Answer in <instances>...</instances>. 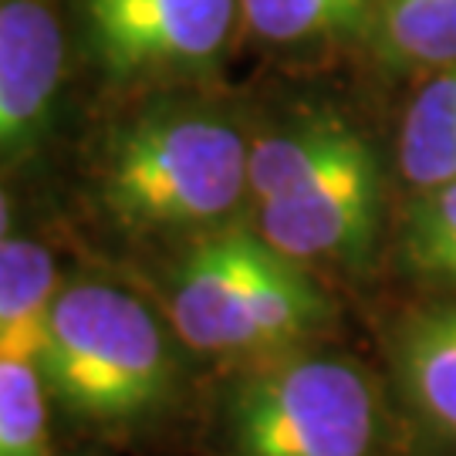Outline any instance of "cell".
<instances>
[{
  "instance_id": "1",
  "label": "cell",
  "mask_w": 456,
  "mask_h": 456,
  "mask_svg": "<svg viewBox=\"0 0 456 456\" xmlns=\"http://www.w3.org/2000/svg\"><path fill=\"white\" fill-rule=\"evenodd\" d=\"M247 166L250 146L227 115L163 105L112 132L98 190L129 230L210 227L250 193Z\"/></svg>"
},
{
  "instance_id": "2",
  "label": "cell",
  "mask_w": 456,
  "mask_h": 456,
  "mask_svg": "<svg viewBox=\"0 0 456 456\" xmlns=\"http://www.w3.org/2000/svg\"><path fill=\"white\" fill-rule=\"evenodd\" d=\"M37 372L68 409L92 419H132L163 403L173 365L163 328L132 294L75 284L51 301Z\"/></svg>"
},
{
  "instance_id": "3",
  "label": "cell",
  "mask_w": 456,
  "mask_h": 456,
  "mask_svg": "<svg viewBox=\"0 0 456 456\" xmlns=\"http://www.w3.org/2000/svg\"><path fill=\"white\" fill-rule=\"evenodd\" d=\"M227 426L237 456H369L379 403L352 362L284 359L233 389Z\"/></svg>"
},
{
  "instance_id": "4",
  "label": "cell",
  "mask_w": 456,
  "mask_h": 456,
  "mask_svg": "<svg viewBox=\"0 0 456 456\" xmlns=\"http://www.w3.org/2000/svg\"><path fill=\"white\" fill-rule=\"evenodd\" d=\"M240 0H85V34L115 82L210 68L230 45Z\"/></svg>"
},
{
  "instance_id": "5",
  "label": "cell",
  "mask_w": 456,
  "mask_h": 456,
  "mask_svg": "<svg viewBox=\"0 0 456 456\" xmlns=\"http://www.w3.org/2000/svg\"><path fill=\"white\" fill-rule=\"evenodd\" d=\"M379 213L382 176L359 135L335 163L257 203V233L291 261H362L375 244Z\"/></svg>"
},
{
  "instance_id": "6",
  "label": "cell",
  "mask_w": 456,
  "mask_h": 456,
  "mask_svg": "<svg viewBox=\"0 0 456 456\" xmlns=\"http://www.w3.org/2000/svg\"><path fill=\"white\" fill-rule=\"evenodd\" d=\"M271 254L274 247L247 227L220 230L196 244L169 288V318L183 342L207 355H230L240 305Z\"/></svg>"
},
{
  "instance_id": "7",
  "label": "cell",
  "mask_w": 456,
  "mask_h": 456,
  "mask_svg": "<svg viewBox=\"0 0 456 456\" xmlns=\"http://www.w3.org/2000/svg\"><path fill=\"white\" fill-rule=\"evenodd\" d=\"M65 75V34L48 0H0V152L48 126Z\"/></svg>"
},
{
  "instance_id": "8",
  "label": "cell",
  "mask_w": 456,
  "mask_h": 456,
  "mask_svg": "<svg viewBox=\"0 0 456 456\" xmlns=\"http://www.w3.org/2000/svg\"><path fill=\"white\" fill-rule=\"evenodd\" d=\"M355 139L359 132L331 112L305 115L291 126L264 135L261 142L250 146V166H247V186L254 203L288 193L291 186L335 163Z\"/></svg>"
},
{
  "instance_id": "9",
  "label": "cell",
  "mask_w": 456,
  "mask_h": 456,
  "mask_svg": "<svg viewBox=\"0 0 456 456\" xmlns=\"http://www.w3.org/2000/svg\"><path fill=\"white\" fill-rule=\"evenodd\" d=\"M399 375L412 406L456 436V305L423 311L403 328Z\"/></svg>"
},
{
  "instance_id": "10",
  "label": "cell",
  "mask_w": 456,
  "mask_h": 456,
  "mask_svg": "<svg viewBox=\"0 0 456 456\" xmlns=\"http://www.w3.org/2000/svg\"><path fill=\"white\" fill-rule=\"evenodd\" d=\"M399 166L416 190L456 183V65L440 68L412 98L399 139Z\"/></svg>"
},
{
  "instance_id": "11",
  "label": "cell",
  "mask_w": 456,
  "mask_h": 456,
  "mask_svg": "<svg viewBox=\"0 0 456 456\" xmlns=\"http://www.w3.org/2000/svg\"><path fill=\"white\" fill-rule=\"evenodd\" d=\"M379 0H240V17L267 45L301 48L355 37L375 20Z\"/></svg>"
},
{
  "instance_id": "12",
  "label": "cell",
  "mask_w": 456,
  "mask_h": 456,
  "mask_svg": "<svg viewBox=\"0 0 456 456\" xmlns=\"http://www.w3.org/2000/svg\"><path fill=\"white\" fill-rule=\"evenodd\" d=\"M375 45L392 65H456V0H379Z\"/></svg>"
},
{
  "instance_id": "13",
  "label": "cell",
  "mask_w": 456,
  "mask_h": 456,
  "mask_svg": "<svg viewBox=\"0 0 456 456\" xmlns=\"http://www.w3.org/2000/svg\"><path fill=\"white\" fill-rule=\"evenodd\" d=\"M48 406L37 365L0 359V456H45Z\"/></svg>"
},
{
  "instance_id": "14",
  "label": "cell",
  "mask_w": 456,
  "mask_h": 456,
  "mask_svg": "<svg viewBox=\"0 0 456 456\" xmlns=\"http://www.w3.org/2000/svg\"><path fill=\"white\" fill-rule=\"evenodd\" d=\"M409 261L426 277L456 284V183L423 190L406 227Z\"/></svg>"
},
{
  "instance_id": "15",
  "label": "cell",
  "mask_w": 456,
  "mask_h": 456,
  "mask_svg": "<svg viewBox=\"0 0 456 456\" xmlns=\"http://www.w3.org/2000/svg\"><path fill=\"white\" fill-rule=\"evenodd\" d=\"M58 288L54 257L34 240L0 237V328L45 308Z\"/></svg>"
},
{
  "instance_id": "16",
  "label": "cell",
  "mask_w": 456,
  "mask_h": 456,
  "mask_svg": "<svg viewBox=\"0 0 456 456\" xmlns=\"http://www.w3.org/2000/svg\"><path fill=\"white\" fill-rule=\"evenodd\" d=\"M7 227H11V203L0 190V237H7Z\"/></svg>"
}]
</instances>
